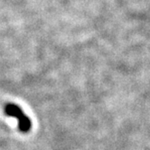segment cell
Instances as JSON below:
<instances>
[{"label": "cell", "instance_id": "6da1fadb", "mask_svg": "<svg viewBox=\"0 0 150 150\" xmlns=\"http://www.w3.org/2000/svg\"><path fill=\"white\" fill-rule=\"evenodd\" d=\"M5 113L10 117H15L18 120L19 129L22 132H28L31 128V120L18 106L15 104H7L5 107Z\"/></svg>", "mask_w": 150, "mask_h": 150}]
</instances>
